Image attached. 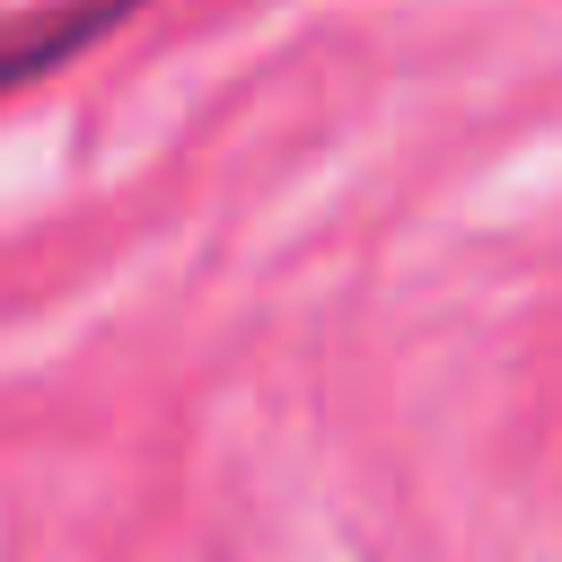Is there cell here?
Masks as SVG:
<instances>
[{
  "label": "cell",
  "mask_w": 562,
  "mask_h": 562,
  "mask_svg": "<svg viewBox=\"0 0 562 562\" xmlns=\"http://www.w3.org/2000/svg\"><path fill=\"white\" fill-rule=\"evenodd\" d=\"M123 9H132V0H88V9H44V18L0 26V88H18V79H35V70H53V61H61V53H79L88 35H105Z\"/></svg>",
  "instance_id": "1"
}]
</instances>
